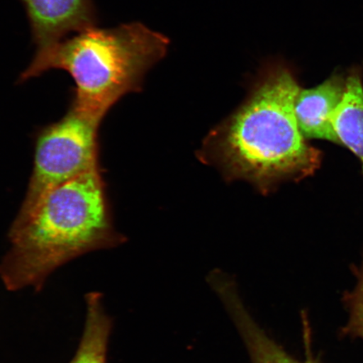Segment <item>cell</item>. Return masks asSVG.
<instances>
[{
  "mask_svg": "<svg viewBox=\"0 0 363 363\" xmlns=\"http://www.w3.org/2000/svg\"><path fill=\"white\" fill-rule=\"evenodd\" d=\"M85 320L78 348L67 363H108L113 320L104 306L101 293L85 296Z\"/></svg>",
  "mask_w": 363,
  "mask_h": 363,
  "instance_id": "cell-7",
  "label": "cell"
},
{
  "mask_svg": "<svg viewBox=\"0 0 363 363\" xmlns=\"http://www.w3.org/2000/svg\"><path fill=\"white\" fill-rule=\"evenodd\" d=\"M301 89L282 62L267 63L242 106L204 139L199 160L263 194L314 174L322 156L298 125L294 104Z\"/></svg>",
  "mask_w": 363,
  "mask_h": 363,
  "instance_id": "cell-1",
  "label": "cell"
},
{
  "mask_svg": "<svg viewBox=\"0 0 363 363\" xmlns=\"http://www.w3.org/2000/svg\"><path fill=\"white\" fill-rule=\"evenodd\" d=\"M169 45L167 36L142 23L95 26L36 50L18 82L65 71L74 82L70 106L104 120L125 95L142 90L145 76L166 56Z\"/></svg>",
  "mask_w": 363,
  "mask_h": 363,
  "instance_id": "cell-3",
  "label": "cell"
},
{
  "mask_svg": "<svg viewBox=\"0 0 363 363\" xmlns=\"http://www.w3.org/2000/svg\"><path fill=\"white\" fill-rule=\"evenodd\" d=\"M11 247L0 261L7 291L40 292L60 267L86 254L125 243L118 233L101 169L45 193L9 230Z\"/></svg>",
  "mask_w": 363,
  "mask_h": 363,
  "instance_id": "cell-2",
  "label": "cell"
},
{
  "mask_svg": "<svg viewBox=\"0 0 363 363\" xmlns=\"http://www.w3.org/2000/svg\"><path fill=\"white\" fill-rule=\"evenodd\" d=\"M36 50L97 26L94 0H21Z\"/></svg>",
  "mask_w": 363,
  "mask_h": 363,
  "instance_id": "cell-5",
  "label": "cell"
},
{
  "mask_svg": "<svg viewBox=\"0 0 363 363\" xmlns=\"http://www.w3.org/2000/svg\"><path fill=\"white\" fill-rule=\"evenodd\" d=\"M305 333L303 343L306 346L305 360L301 361L290 355L285 349L272 339L259 324H251L242 330V338L252 363H320L313 354L311 330L308 321L303 317Z\"/></svg>",
  "mask_w": 363,
  "mask_h": 363,
  "instance_id": "cell-9",
  "label": "cell"
},
{
  "mask_svg": "<svg viewBox=\"0 0 363 363\" xmlns=\"http://www.w3.org/2000/svg\"><path fill=\"white\" fill-rule=\"evenodd\" d=\"M346 83L342 77L333 76L315 88L298 91L294 104L295 116L306 139L340 144L333 116L344 96Z\"/></svg>",
  "mask_w": 363,
  "mask_h": 363,
  "instance_id": "cell-6",
  "label": "cell"
},
{
  "mask_svg": "<svg viewBox=\"0 0 363 363\" xmlns=\"http://www.w3.org/2000/svg\"><path fill=\"white\" fill-rule=\"evenodd\" d=\"M358 284L355 291L348 297L349 308L351 307V321L349 322L348 330L363 338V263L361 269L357 271Z\"/></svg>",
  "mask_w": 363,
  "mask_h": 363,
  "instance_id": "cell-10",
  "label": "cell"
},
{
  "mask_svg": "<svg viewBox=\"0 0 363 363\" xmlns=\"http://www.w3.org/2000/svg\"><path fill=\"white\" fill-rule=\"evenodd\" d=\"M340 144L350 149L363 167V87L357 75L349 77L342 101L333 116Z\"/></svg>",
  "mask_w": 363,
  "mask_h": 363,
  "instance_id": "cell-8",
  "label": "cell"
},
{
  "mask_svg": "<svg viewBox=\"0 0 363 363\" xmlns=\"http://www.w3.org/2000/svg\"><path fill=\"white\" fill-rule=\"evenodd\" d=\"M103 120L69 106L60 120L35 134L33 169L17 215L30 210L57 186L101 169L99 130Z\"/></svg>",
  "mask_w": 363,
  "mask_h": 363,
  "instance_id": "cell-4",
  "label": "cell"
}]
</instances>
